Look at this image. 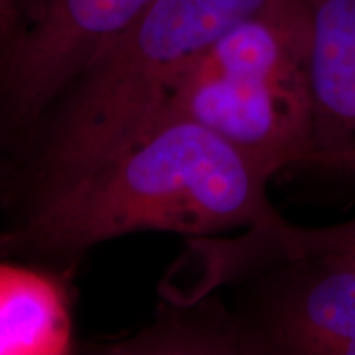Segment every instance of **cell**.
Returning a JSON list of instances; mask_svg holds the SVG:
<instances>
[{
    "instance_id": "6da1fadb",
    "label": "cell",
    "mask_w": 355,
    "mask_h": 355,
    "mask_svg": "<svg viewBox=\"0 0 355 355\" xmlns=\"http://www.w3.org/2000/svg\"><path fill=\"white\" fill-rule=\"evenodd\" d=\"M266 175L237 146L189 119H168L60 198L0 224V260L71 279L92 248L135 232L217 237L283 230Z\"/></svg>"
},
{
    "instance_id": "7a4b0ae2",
    "label": "cell",
    "mask_w": 355,
    "mask_h": 355,
    "mask_svg": "<svg viewBox=\"0 0 355 355\" xmlns=\"http://www.w3.org/2000/svg\"><path fill=\"white\" fill-rule=\"evenodd\" d=\"M270 0H152L43 110L12 155L3 220L60 198L162 121L196 61Z\"/></svg>"
},
{
    "instance_id": "3957f363",
    "label": "cell",
    "mask_w": 355,
    "mask_h": 355,
    "mask_svg": "<svg viewBox=\"0 0 355 355\" xmlns=\"http://www.w3.org/2000/svg\"><path fill=\"white\" fill-rule=\"evenodd\" d=\"M168 119L201 123L272 178L308 165V0H270L222 35L184 74Z\"/></svg>"
},
{
    "instance_id": "277c9868",
    "label": "cell",
    "mask_w": 355,
    "mask_h": 355,
    "mask_svg": "<svg viewBox=\"0 0 355 355\" xmlns=\"http://www.w3.org/2000/svg\"><path fill=\"white\" fill-rule=\"evenodd\" d=\"M295 230L199 239L194 296H219L237 355H355V266L301 250Z\"/></svg>"
},
{
    "instance_id": "5b68a950",
    "label": "cell",
    "mask_w": 355,
    "mask_h": 355,
    "mask_svg": "<svg viewBox=\"0 0 355 355\" xmlns=\"http://www.w3.org/2000/svg\"><path fill=\"white\" fill-rule=\"evenodd\" d=\"M152 0H30L15 50L0 64V152L12 157L50 102Z\"/></svg>"
},
{
    "instance_id": "8992f818",
    "label": "cell",
    "mask_w": 355,
    "mask_h": 355,
    "mask_svg": "<svg viewBox=\"0 0 355 355\" xmlns=\"http://www.w3.org/2000/svg\"><path fill=\"white\" fill-rule=\"evenodd\" d=\"M308 78L306 166L355 175V0H308Z\"/></svg>"
},
{
    "instance_id": "52a82bcc",
    "label": "cell",
    "mask_w": 355,
    "mask_h": 355,
    "mask_svg": "<svg viewBox=\"0 0 355 355\" xmlns=\"http://www.w3.org/2000/svg\"><path fill=\"white\" fill-rule=\"evenodd\" d=\"M68 283L40 266L0 260V355L74 352Z\"/></svg>"
},
{
    "instance_id": "ba28073f",
    "label": "cell",
    "mask_w": 355,
    "mask_h": 355,
    "mask_svg": "<svg viewBox=\"0 0 355 355\" xmlns=\"http://www.w3.org/2000/svg\"><path fill=\"white\" fill-rule=\"evenodd\" d=\"M301 250L332 255L355 266V219L326 227H298Z\"/></svg>"
},
{
    "instance_id": "9c48e42d",
    "label": "cell",
    "mask_w": 355,
    "mask_h": 355,
    "mask_svg": "<svg viewBox=\"0 0 355 355\" xmlns=\"http://www.w3.org/2000/svg\"><path fill=\"white\" fill-rule=\"evenodd\" d=\"M30 0H0V64L15 50L25 30Z\"/></svg>"
},
{
    "instance_id": "30bf717a",
    "label": "cell",
    "mask_w": 355,
    "mask_h": 355,
    "mask_svg": "<svg viewBox=\"0 0 355 355\" xmlns=\"http://www.w3.org/2000/svg\"><path fill=\"white\" fill-rule=\"evenodd\" d=\"M10 176H12V159L8 155L0 152V204H2V199L6 196L8 183H10Z\"/></svg>"
}]
</instances>
